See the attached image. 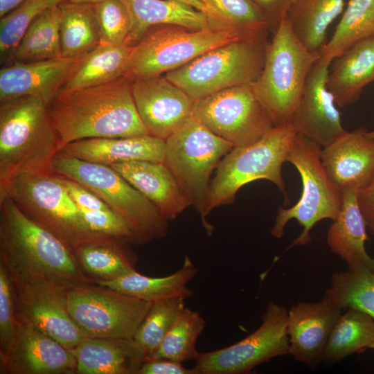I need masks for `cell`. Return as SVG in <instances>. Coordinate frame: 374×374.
I'll list each match as a JSON object with an SVG mask.
<instances>
[{
	"instance_id": "6da1fadb",
	"label": "cell",
	"mask_w": 374,
	"mask_h": 374,
	"mask_svg": "<svg viewBox=\"0 0 374 374\" xmlns=\"http://www.w3.org/2000/svg\"><path fill=\"white\" fill-rule=\"evenodd\" d=\"M132 84L123 76L80 89L61 88L47 105V111L62 148L86 139L149 134L138 114Z\"/></svg>"
},
{
	"instance_id": "7a4b0ae2",
	"label": "cell",
	"mask_w": 374,
	"mask_h": 374,
	"mask_svg": "<svg viewBox=\"0 0 374 374\" xmlns=\"http://www.w3.org/2000/svg\"><path fill=\"white\" fill-rule=\"evenodd\" d=\"M0 260L15 278L44 279L68 288L95 283L69 245L27 217L8 197H0Z\"/></svg>"
},
{
	"instance_id": "3957f363",
	"label": "cell",
	"mask_w": 374,
	"mask_h": 374,
	"mask_svg": "<svg viewBox=\"0 0 374 374\" xmlns=\"http://www.w3.org/2000/svg\"><path fill=\"white\" fill-rule=\"evenodd\" d=\"M290 123L274 126L258 141L234 147L220 161L199 211L204 228L211 235L213 226L206 217L215 208L232 204L238 191L258 179L274 183L289 202L282 177V166L297 135Z\"/></svg>"
},
{
	"instance_id": "277c9868",
	"label": "cell",
	"mask_w": 374,
	"mask_h": 374,
	"mask_svg": "<svg viewBox=\"0 0 374 374\" xmlns=\"http://www.w3.org/2000/svg\"><path fill=\"white\" fill-rule=\"evenodd\" d=\"M61 149L44 100L23 96L0 103V186L19 173L51 169Z\"/></svg>"
},
{
	"instance_id": "5b68a950",
	"label": "cell",
	"mask_w": 374,
	"mask_h": 374,
	"mask_svg": "<svg viewBox=\"0 0 374 374\" xmlns=\"http://www.w3.org/2000/svg\"><path fill=\"white\" fill-rule=\"evenodd\" d=\"M267 45L264 65L253 83L259 101L275 125L290 123L308 74L320 58L298 38L286 17Z\"/></svg>"
},
{
	"instance_id": "8992f818",
	"label": "cell",
	"mask_w": 374,
	"mask_h": 374,
	"mask_svg": "<svg viewBox=\"0 0 374 374\" xmlns=\"http://www.w3.org/2000/svg\"><path fill=\"white\" fill-rule=\"evenodd\" d=\"M1 197L10 198L27 217L73 249L105 236L89 229L60 175L52 168L15 175L0 186Z\"/></svg>"
},
{
	"instance_id": "52a82bcc",
	"label": "cell",
	"mask_w": 374,
	"mask_h": 374,
	"mask_svg": "<svg viewBox=\"0 0 374 374\" xmlns=\"http://www.w3.org/2000/svg\"><path fill=\"white\" fill-rule=\"evenodd\" d=\"M51 168L77 181L99 196L129 224L132 244H143L166 237L168 221L145 197L109 166L78 159L60 151Z\"/></svg>"
},
{
	"instance_id": "ba28073f",
	"label": "cell",
	"mask_w": 374,
	"mask_h": 374,
	"mask_svg": "<svg viewBox=\"0 0 374 374\" xmlns=\"http://www.w3.org/2000/svg\"><path fill=\"white\" fill-rule=\"evenodd\" d=\"M152 30H148L134 45L124 75L132 82L167 73L224 44L238 40L261 39L258 35L233 28L191 30L164 25Z\"/></svg>"
},
{
	"instance_id": "9c48e42d",
	"label": "cell",
	"mask_w": 374,
	"mask_h": 374,
	"mask_svg": "<svg viewBox=\"0 0 374 374\" xmlns=\"http://www.w3.org/2000/svg\"><path fill=\"white\" fill-rule=\"evenodd\" d=\"M267 45L262 40L230 42L166 73V78L194 100L235 86L253 84L260 75Z\"/></svg>"
},
{
	"instance_id": "30bf717a",
	"label": "cell",
	"mask_w": 374,
	"mask_h": 374,
	"mask_svg": "<svg viewBox=\"0 0 374 374\" xmlns=\"http://www.w3.org/2000/svg\"><path fill=\"white\" fill-rule=\"evenodd\" d=\"M321 147L297 134L286 161L299 172L302 183L299 200L292 207L280 208L271 235L280 238L287 223L295 219L303 227L292 245L303 246L311 240L313 226L324 219L335 220L342 206L341 192L330 179L321 158Z\"/></svg>"
},
{
	"instance_id": "8fae6325",
	"label": "cell",
	"mask_w": 374,
	"mask_h": 374,
	"mask_svg": "<svg viewBox=\"0 0 374 374\" xmlns=\"http://www.w3.org/2000/svg\"><path fill=\"white\" fill-rule=\"evenodd\" d=\"M163 163L198 212L205 201L215 168L233 146L194 117L166 141Z\"/></svg>"
},
{
	"instance_id": "7c38bea8",
	"label": "cell",
	"mask_w": 374,
	"mask_h": 374,
	"mask_svg": "<svg viewBox=\"0 0 374 374\" xmlns=\"http://www.w3.org/2000/svg\"><path fill=\"white\" fill-rule=\"evenodd\" d=\"M67 305L87 337L133 339L152 303L91 283L68 288Z\"/></svg>"
},
{
	"instance_id": "4fadbf2b",
	"label": "cell",
	"mask_w": 374,
	"mask_h": 374,
	"mask_svg": "<svg viewBox=\"0 0 374 374\" xmlns=\"http://www.w3.org/2000/svg\"><path fill=\"white\" fill-rule=\"evenodd\" d=\"M193 117L233 148L258 141L275 126L257 98L253 83L195 100Z\"/></svg>"
},
{
	"instance_id": "5bb4252c",
	"label": "cell",
	"mask_w": 374,
	"mask_h": 374,
	"mask_svg": "<svg viewBox=\"0 0 374 374\" xmlns=\"http://www.w3.org/2000/svg\"><path fill=\"white\" fill-rule=\"evenodd\" d=\"M287 314L284 306L269 303L257 330L229 346L199 353L194 370L197 374H245L273 357L290 355Z\"/></svg>"
},
{
	"instance_id": "9a60e30c",
	"label": "cell",
	"mask_w": 374,
	"mask_h": 374,
	"mask_svg": "<svg viewBox=\"0 0 374 374\" xmlns=\"http://www.w3.org/2000/svg\"><path fill=\"white\" fill-rule=\"evenodd\" d=\"M11 277L15 285L19 320L52 337L69 350L75 348L87 337L69 313L68 287L44 279Z\"/></svg>"
},
{
	"instance_id": "2e32d148",
	"label": "cell",
	"mask_w": 374,
	"mask_h": 374,
	"mask_svg": "<svg viewBox=\"0 0 374 374\" xmlns=\"http://www.w3.org/2000/svg\"><path fill=\"white\" fill-rule=\"evenodd\" d=\"M134 103L148 134L166 141L193 116L195 100L166 76L132 82Z\"/></svg>"
},
{
	"instance_id": "e0dca14e",
	"label": "cell",
	"mask_w": 374,
	"mask_h": 374,
	"mask_svg": "<svg viewBox=\"0 0 374 374\" xmlns=\"http://www.w3.org/2000/svg\"><path fill=\"white\" fill-rule=\"evenodd\" d=\"M330 65L317 61L307 78L291 123L298 134L323 148L346 130L327 86Z\"/></svg>"
},
{
	"instance_id": "ac0fdd59",
	"label": "cell",
	"mask_w": 374,
	"mask_h": 374,
	"mask_svg": "<svg viewBox=\"0 0 374 374\" xmlns=\"http://www.w3.org/2000/svg\"><path fill=\"white\" fill-rule=\"evenodd\" d=\"M341 310L325 295L318 303L293 305L287 323L290 355L309 368L318 366Z\"/></svg>"
},
{
	"instance_id": "d6986e66",
	"label": "cell",
	"mask_w": 374,
	"mask_h": 374,
	"mask_svg": "<svg viewBox=\"0 0 374 374\" xmlns=\"http://www.w3.org/2000/svg\"><path fill=\"white\" fill-rule=\"evenodd\" d=\"M76 367L69 349L19 319L14 346L1 363V371L11 374L75 373Z\"/></svg>"
},
{
	"instance_id": "ffe728a7",
	"label": "cell",
	"mask_w": 374,
	"mask_h": 374,
	"mask_svg": "<svg viewBox=\"0 0 374 374\" xmlns=\"http://www.w3.org/2000/svg\"><path fill=\"white\" fill-rule=\"evenodd\" d=\"M85 53L73 57L5 64L0 70V103L31 96L42 98L48 105Z\"/></svg>"
},
{
	"instance_id": "44dd1931",
	"label": "cell",
	"mask_w": 374,
	"mask_h": 374,
	"mask_svg": "<svg viewBox=\"0 0 374 374\" xmlns=\"http://www.w3.org/2000/svg\"><path fill=\"white\" fill-rule=\"evenodd\" d=\"M365 127L345 131L328 145L321 148V158L334 185L341 192L359 189L374 174V139Z\"/></svg>"
},
{
	"instance_id": "7402d4cb",
	"label": "cell",
	"mask_w": 374,
	"mask_h": 374,
	"mask_svg": "<svg viewBox=\"0 0 374 374\" xmlns=\"http://www.w3.org/2000/svg\"><path fill=\"white\" fill-rule=\"evenodd\" d=\"M109 166L153 204L168 222L176 219L191 206L163 163L132 161Z\"/></svg>"
},
{
	"instance_id": "603a6c76",
	"label": "cell",
	"mask_w": 374,
	"mask_h": 374,
	"mask_svg": "<svg viewBox=\"0 0 374 374\" xmlns=\"http://www.w3.org/2000/svg\"><path fill=\"white\" fill-rule=\"evenodd\" d=\"M165 145L164 140L148 134L82 139L65 145L61 151L78 159L107 166L132 161L163 163Z\"/></svg>"
},
{
	"instance_id": "cb8c5ba5",
	"label": "cell",
	"mask_w": 374,
	"mask_h": 374,
	"mask_svg": "<svg viewBox=\"0 0 374 374\" xmlns=\"http://www.w3.org/2000/svg\"><path fill=\"white\" fill-rule=\"evenodd\" d=\"M70 350L80 374H138L148 359L134 339L85 337Z\"/></svg>"
},
{
	"instance_id": "d4e9b609",
	"label": "cell",
	"mask_w": 374,
	"mask_h": 374,
	"mask_svg": "<svg viewBox=\"0 0 374 374\" xmlns=\"http://www.w3.org/2000/svg\"><path fill=\"white\" fill-rule=\"evenodd\" d=\"M327 86L340 107L357 101L364 88L374 81V35L364 39L330 63Z\"/></svg>"
},
{
	"instance_id": "484cf974",
	"label": "cell",
	"mask_w": 374,
	"mask_h": 374,
	"mask_svg": "<svg viewBox=\"0 0 374 374\" xmlns=\"http://www.w3.org/2000/svg\"><path fill=\"white\" fill-rule=\"evenodd\" d=\"M357 192L355 188L341 191V209L332 221L326 240L331 251L347 263L348 269L373 271L374 259L366 250L367 226L357 204Z\"/></svg>"
},
{
	"instance_id": "4316f807",
	"label": "cell",
	"mask_w": 374,
	"mask_h": 374,
	"mask_svg": "<svg viewBox=\"0 0 374 374\" xmlns=\"http://www.w3.org/2000/svg\"><path fill=\"white\" fill-rule=\"evenodd\" d=\"M131 19L127 44L134 46L152 27L168 25L191 30L217 27L204 12L176 0H120Z\"/></svg>"
},
{
	"instance_id": "83f0119b",
	"label": "cell",
	"mask_w": 374,
	"mask_h": 374,
	"mask_svg": "<svg viewBox=\"0 0 374 374\" xmlns=\"http://www.w3.org/2000/svg\"><path fill=\"white\" fill-rule=\"evenodd\" d=\"M197 273L198 269L186 254L180 268L166 276L150 277L135 271L121 278L95 283L152 303L191 297L193 292L187 285Z\"/></svg>"
},
{
	"instance_id": "f1b7e54d",
	"label": "cell",
	"mask_w": 374,
	"mask_h": 374,
	"mask_svg": "<svg viewBox=\"0 0 374 374\" xmlns=\"http://www.w3.org/2000/svg\"><path fill=\"white\" fill-rule=\"evenodd\" d=\"M127 240L103 236L73 251L84 273L95 283L121 278L136 271L137 257Z\"/></svg>"
},
{
	"instance_id": "f546056e",
	"label": "cell",
	"mask_w": 374,
	"mask_h": 374,
	"mask_svg": "<svg viewBox=\"0 0 374 374\" xmlns=\"http://www.w3.org/2000/svg\"><path fill=\"white\" fill-rule=\"evenodd\" d=\"M134 46L99 44L87 52L62 87L75 90L105 84L125 75Z\"/></svg>"
},
{
	"instance_id": "4dcf8cb0",
	"label": "cell",
	"mask_w": 374,
	"mask_h": 374,
	"mask_svg": "<svg viewBox=\"0 0 374 374\" xmlns=\"http://www.w3.org/2000/svg\"><path fill=\"white\" fill-rule=\"evenodd\" d=\"M344 4V0H292L287 17L301 42L321 55L328 28Z\"/></svg>"
},
{
	"instance_id": "1f68e13d",
	"label": "cell",
	"mask_w": 374,
	"mask_h": 374,
	"mask_svg": "<svg viewBox=\"0 0 374 374\" xmlns=\"http://www.w3.org/2000/svg\"><path fill=\"white\" fill-rule=\"evenodd\" d=\"M63 57L60 39L58 6L41 12L12 51L6 64ZM5 65V64H4Z\"/></svg>"
},
{
	"instance_id": "d6a6232c",
	"label": "cell",
	"mask_w": 374,
	"mask_h": 374,
	"mask_svg": "<svg viewBox=\"0 0 374 374\" xmlns=\"http://www.w3.org/2000/svg\"><path fill=\"white\" fill-rule=\"evenodd\" d=\"M60 10V39L62 56L81 55L100 44L92 3L64 1Z\"/></svg>"
},
{
	"instance_id": "836d02e7",
	"label": "cell",
	"mask_w": 374,
	"mask_h": 374,
	"mask_svg": "<svg viewBox=\"0 0 374 374\" xmlns=\"http://www.w3.org/2000/svg\"><path fill=\"white\" fill-rule=\"evenodd\" d=\"M374 341V319L369 314L348 308L336 322L323 356L329 364L338 362L353 353L369 348Z\"/></svg>"
},
{
	"instance_id": "e575fe53",
	"label": "cell",
	"mask_w": 374,
	"mask_h": 374,
	"mask_svg": "<svg viewBox=\"0 0 374 374\" xmlns=\"http://www.w3.org/2000/svg\"><path fill=\"white\" fill-rule=\"evenodd\" d=\"M374 35V0H349L331 39L321 52L319 61L330 64L357 42Z\"/></svg>"
},
{
	"instance_id": "d590c367",
	"label": "cell",
	"mask_w": 374,
	"mask_h": 374,
	"mask_svg": "<svg viewBox=\"0 0 374 374\" xmlns=\"http://www.w3.org/2000/svg\"><path fill=\"white\" fill-rule=\"evenodd\" d=\"M324 295L342 310H358L374 319V273L369 269L334 273Z\"/></svg>"
},
{
	"instance_id": "8d00e7d4",
	"label": "cell",
	"mask_w": 374,
	"mask_h": 374,
	"mask_svg": "<svg viewBox=\"0 0 374 374\" xmlns=\"http://www.w3.org/2000/svg\"><path fill=\"white\" fill-rule=\"evenodd\" d=\"M206 326L199 312L186 306L150 359H168L179 362L195 361L199 353L197 341Z\"/></svg>"
},
{
	"instance_id": "74e56055",
	"label": "cell",
	"mask_w": 374,
	"mask_h": 374,
	"mask_svg": "<svg viewBox=\"0 0 374 374\" xmlns=\"http://www.w3.org/2000/svg\"><path fill=\"white\" fill-rule=\"evenodd\" d=\"M183 299H172L152 303L137 328L134 340L150 359L184 308Z\"/></svg>"
},
{
	"instance_id": "f35d334b",
	"label": "cell",
	"mask_w": 374,
	"mask_h": 374,
	"mask_svg": "<svg viewBox=\"0 0 374 374\" xmlns=\"http://www.w3.org/2000/svg\"><path fill=\"white\" fill-rule=\"evenodd\" d=\"M65 0H24L1 17V63L6 64L15 46L34 21L45 10Z\"/></svg>"
},
{
	"instance_id": "ab89813d",
	"label": "cell",
	"mask_w": 374,
	"mask_h": 374,
	"mask_svg": "<svg viewBox=\"0 0 374 374\" xmlns=\"http://www.w3.org/2000/svg\"><path fill=\"white\" fill-rule=\"evenodd\" d=\"M92 4L100 44H127L131 19L125 5L120 0H103Z\"/></svg>"
},
{
	"instance_id": "60d3db41",
	"label": "cell",
	"mask_w": 374,
	"mask_h": 374,
	"mask_svg": "<svg viewBox=\"0 0 374 374\" xmlns=\"http://www.w3.org/2000/svg\"><path fill=\"white\" fill-rule=\"evenodd\" d=\"M17 317L15 290L11 275L0 260V360L9 356L15 342Z\"/></svg>"
},
{
	"instance_id": "b9f144b4",
	"label": "cell",
	"mask_w": 374,
	"mask_h": 374,
	"mask_svg": "<svg viewBox=\"0 0 374 374\" xmlns=\"http://www.w3.org/2000/svg\"><path fill=\"white\" fill-rule=\"evenodd\" d=\"M229 24L237 29L261 37L268 25L251 0H213Z\"/></svg>"
},
{
	"instance_id": "7bdbcfd3",
	"label": "cell",
	"mask_w": 374,
	"mask_h": 374,
	"mask_svg": "<svg viewBox=\"0 0 374 374\" xmlns=\"http://www.w3.org/2000/svg\"><path fill=\"white\" fill-rule=\"evenodd\" d=\"M89 229L99 234L127 240L131 243L132 232L127 222L112 210H80Z\"/></svg>"
},
{
	"instance_id": "ee69618b",
	"label": "cell",
	"mask_w": 374,
	"mask_h": 374,
	"mask_svg": "<svg viewBox=\"0 0 374 374\" xmlns=\"http://www.w3.org/2000/svg\"><path fill=\"white\" fill-rule=\"evenodd\" d=\"M61 181L71 198L80 210H112L95 193L77 181L60 175Z\"/></svg>"
},
{
	"instance_id": "f6af8a7d",
	"label": "cell",
	"mask_w": 374,
	"mask_h": 374,
	"mask_svg": "<svg viewBox=\"0 0 374 374\" xmlns=\"http://www.w3.org/2000/svg\"><path fill=\"white\" fill-rule=\"evenodd\" d=\"M258 8L274 33L287 17L292 0H251Z\"/></svg>"
},
{
	"instance_id": "bcb514c9",
	"label": "cell",
	"mask_w": 374,
	"mask_h": 374,
	"mask_svg": "<svg viewBox=\"0 0 374 374\" xmlns=\"http://www.w3.org/2000/svg\"><path fill=\"white\" fill-rule=\"evenodd\" d=\"M138 374H197L194 368H185L182 362L168 359H149Z\"/></svg>"
},
{
	"instance_id": "7dc6e473",
	"label": "cell",
	"mask_w": 374,
	"mask_h": 374,
	"mask_svg": "<svg viewBox=\"0 0 374 374\" xmlns=\"http://www.w3.org/2000/svg\"><path fill=\"white\" fill-rule=\"evenodd\" d=\"M357 201L367 227L374 235V174L366 186L357 190Z\"/></svg>"
},
{
	"instance_id": "c3c4849f",
	"label": "cell",
	"mask_w": 374,
	"mask_h": 374,
	"mask_svg": "<svg viewBox=\"0 0 374 374\" xmlns=\"http://www.w3.org/2000/svg\"><path fill=\"white\" fill-rule=\"evenodd\" d=\"M188 4L206 14L218 28H231L229 24L221 17L213 12L205 3L199 0H176Z\"/></svg>"
},
{
	"instance_id": "681fc988",
	"label": "cell",
	"mask_w": 374,
	"mask_h": 374,
	"mask_svg": "<svg viewBox=\"0 0 374 374\" xmlns=\"http://www.w3.org/2000/svg\"><path fill=\"white\" fill-rule=\"evenodd\" d=\"M24 0H0V17L12 10Z\"/></svg>"
},
{
	"instance_id": "f907efd6",
	"label": "cell",
	"mask_w": 374,
	"mask_h": 374,
	"mask_svg": "<svg viewBox=\"0 0 374 374\" xmlns=\"http://www.w3.org/2000/svg\"><path fill=\"white\" fill-rule=\"evenodd\" d=\"M202 1V3H205L208 7H209L213 12H215L217 15H218L220 17H221L222 19H224L230 26H231L229 23L227 21L226 18L222 15V14L220 12V10L216 7L215 3L213 0H199ZM232 27V26H231Z\"/></svg>"
},
{
	"instance_id": "816d5d0a",
	"label": "cell",
	"mask_w": 374,
	"mask_h": 374,
	"mask_svg": "<svg viewBox=\"0 0 374 374\" xmlns=\"http://www.w3.org/2000/svg\"><path fill=\"white\" fill-rule=\"evenodd\" d=\"M66 1L72 2V3H96L103 0H66Z\"/></svg>"
},
{
	"instance_id": "f5cc1de1",
	"label": "cell",
	"mask_w": 374,
	"mask_h": 374,
	"mask_svg": "<svg viewBox=\"0 0 374 374\" xmlns=\"http://www.w3.org/2000/svg\"><path fill=\"white\" fill-rule=\"evenodd\" d=\"M367 134H368L369 136H371V137H372V138L374 139V130L370 131V132L368 131V132H367Z\"/></svg>"
},
{
	"instance_id": "db71d44e",
	"label": "cell",
	"mask_w": 374,
	"mask_h": 374,
	"mask_svg": "<svg viewBox=\"0 0 374 374\" xmlns=\"http://www.w3.org/2000/svg\"><path fill=\"white\" fill-rule=\"evenodd\" d=\"M369 348L374 349V341L370 345Z\"/></svg>"
},
{
	"instance_id": "11a10c76",
	"label": "cell",
	"mask_w": 374,
	"mask_h": 374,
	"mask_svg": "<svg viewBox=\"0 0 374 374\" xmlns=\"http://www.w3.org/2000/svg\"><path fill=\"white\" fill-rule=\"evenodd\" d=\"M373 272L374 273V267H373Z\"/></svg>"
}]
</instances>
